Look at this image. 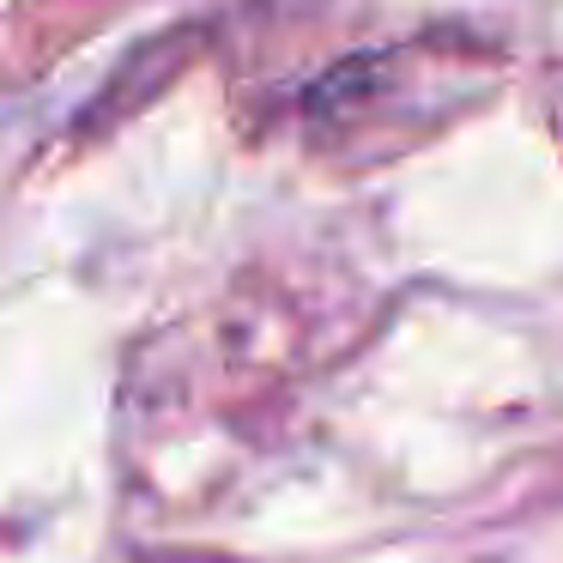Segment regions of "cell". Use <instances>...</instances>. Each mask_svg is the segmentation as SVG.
<instances>
[]
</instances>
